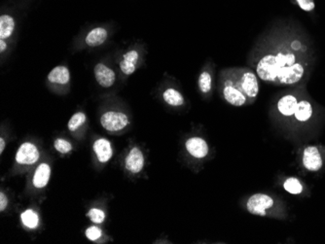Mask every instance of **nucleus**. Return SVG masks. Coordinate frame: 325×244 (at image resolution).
<instances>
[{
  "label": "nucleus",
  "instance_id": "21",
  "mask_svg": "<svg viewBox=\"0 0 325 244\" xmlns=\"http://www.w3.org/2000/svg\"><path fill=\"white\" fill-rule=\"evenodd\" d=\"M87 117L83 112H77L70 118L67 123V128L70 131H76L77 129L86 123Z\"/></svg>",
  "mask_w": 325,
  "mask_h": 244
},
{
  "label": "nucleus",
  "instance_id": "18",
  "mask_svg": "<svg viewBox=\"0 0 325 244\" xmlns=\"http://www.w3.org/2000/svg\"><path fill=\"white\" fill-rule=\"evenodd\" d=\"M21 220L24 226L28 229H36L39 224L38 214L31 209H27L21 214Z\"/></svg>",
  "mask_w": 325,
  "mask_h": 244
},
{
  "label": "nucleus",
  "instance_id": "6",
  "mask_svg": "<svg viewBox=\"0 0 325 244\" xmlns=\"http://www.w3.org/2000/svg\"><path fill=\"white\" fill-rule=\"evenodd\" d=\"M302 166L310 171L317 172L324 166V156L318 146L309 145L303 149L302 156Z\"/></svg>",
  "mask_w": 325,
  "mask_h": 244
},
{
  "label": "nucleus",
  "instance_id": "7",
  "mask_svg": "<svg viewBox=\"0 0 325 244\" xmlns=\"http://www.w3.org/2000/svg\"><path fill=\"white\" fill-rule=\"evenodd\" d=\"M101 124L104 129L110 132H116L125 129L129 124V118L123 112L108 111L101 117Z\"/></svg>",
  "mask_w": 325,
  "mask_h": 244
},
{
  "label": "nucleus",
  "instance_id": "11",
  "mask_svg": "<svg viewBox=\"0 0 325 244\" xmlns=\"http://www.w3.org/2000/svg\"><path fill=\"white\" fill-rule=\"evenodd\" d=\"M125 166L130 172L134 174L143 170L144 167V156L140 148L134 147L130 150L126 158Z\"/></svg>",
  "mask_w": 325,
  "mask_h": 244
},
{
  "label": "nucleus",
  "instance_id": "15",
  "mask_svg": "<svg viewBox=\"0 0 325 244\" xmlns=\"http://www.w3.org/2000/svg\"><path fill=\"white\" fill-rule=\"evenodd\" d=\"M108 36L107 30L104 27H96L91 29V31L86 36V44L90 47H98L103 45L106 41Z\"/></svg>",
  "mask_w": 325,
  "mask_h": 244
},
{
  "label": "nucleus",
  "instance_id": "17",
  "mask_svg": "<svg viewBox=\"0 0 325 244\" xmlns=\"http://www.w3.org/2000/svg\"><path fill=\"white\" fill-rule=\"evenodd\" d=\"M163 99L165 103H168L170 106L178 107L181 106L185 103L182 94L173 88H169L163 92Z\"/></svg>",
  "mask_w": 325,
  "mask_h": 244
},
{
  "label": "nucleus",
  "instance_id": "22",
  "mask_svg": "<svg viewBox=\"0 0 325 244\" xmlns=\"http://www.w3.org/2000/svg\"><path fill=\"white\" fill-rule=\"evenodd\" d=\"M54 146H55V149L58 152H60L61 154H68L72 150L71 143L67 140H65V139H62V138L56 139V141L54 143Z\"/></svg>",
  "mask_w": 325,
  "mask_h": 244
},
{
  "label": "nucleus",
  "instance_id": "12",
  "mask_svg": "<svg viewBox=\"0 0 325 244\" xmlns=\"http://www.w3.org/2000/svg\"><path fill=\"white\" fill-rule=\"evenodd\" d=\"M94 152L97 155V158L100 163L105 164L110 161L113 156V149L111 143L105 138H100L94 143Z\"/></svg>",
  "mask_w": 325,
  "mask_h": 244
},
{
  "label": "nucleus",
  "instance_id": "14",
  "mask_svg": "<svg viewBox=\"0 0 325 244\" xmlns=\"http://www.w3.org/2000/svg\"><path fill=\"white\" fill-rule=\"evenodd\" d=\"M48 80L53 84L66 85L70 81V72L64 65L56 66L48 74Z\"/></svg>",
  "mask_w": 325,
  "mask_h": 244
},
{
  "label": "nucleus",
  "instance_id": "5",
  "mask_svg": "<svg viewBox=\"0 0 325 244\" xmlns=\"http://www.w3.org/2000/svg\"><path fill=\"white\" fill-rule=\"evenodd\" d=\"M222 94L224 100L233 106L241 107L250 104L247 96L238 89L233 80L226 72H224V78H222Z\"/></svg>",
  "mask_w": 325,
  "mask_h": 244
},
{
  "label": "nucleus",
  "instance_id": "27",
  "mask_svg": "<svg viewBox=\"0 0 325 244\" xmlns=\"http://www.w3.org/2000/svg\"><path fill=\"white\" fill-rule=\"evenodd\" d=\"M138 59H140V55H138L137 51H135V50L128 52V53L124 54V56H123V60H125V61H127V62L131 63V64L135 65L138 62Z\"/></svg>",
  "mask_w": 325,
  "mask_h": 244
},
{
  "label": "nucleus",
  "instance_id": "29",
  "mask_svg": "<svg viewBox=\"0 0 325 244\" xmlns=\"http://www.w3.org/2000/svg\"><path fill=\"white\" fill-rule=\"evenodd\" d=\"M5 145H6V141L4 140V138H0V153L2 154L4 149H5Z\"/></svg>",
  "mask_w": 325,
  "mask_h": 244
},
{
  "label": "nucleus",
  "instance_id": "28",
  "mask_svg": "<svg viewBox=\"0 0 325 244\" xmlns=\"http://www.w3.org/2000/svg\"><path fill=\"white\" fill-rule=\"evenodd\" d=\"M8 206V199L5 196V193H0V211H4L6 209V207Z\"/></svg>",
  "mask_w": 325,
  "mask_h": 244
},
{
  "label": "nucleus",
  "instance_id": "20",
  "mask_svg": "<svg viewBox=\"0 0 325 244\" xmlns=\"http://www.w3.org/2000/svg\"><path fill=\"white\" fill-rule=\"evenodd\" d=\"M198 85H199V89L203 93H205V94L209 93L210 90H211V88H212L211 74L208 71L202 72L201 75L199 76Z\"/></svg>",
  "mask_w": 325,
  "mask_h": 244
},
{
  "label": "nucleus",
  "instance_id": "3",
  "mask_svg": "<svg viewBox=\"0 0 325 244\" xmlns=\"http://www.w3.org/2000/svg\"><path fill=\"white\" fill-rule=\"evenodd\" d=\"M247 210L252 215L256 216H273L276 212L278 203L276 200L267 193H254L247 199L246 204Z\"/></svg>",
  "mask_w": 325,
  "mask_h": 244
},
{
  "label": "nucleus",
  "instance_id": "4",
  "mask_svg": "<svg viewBox=\"0 0 325 244\" xmlns=\"http://www.w3.org/2000/svg\"><path fill=\"white\" fill-rule=\"evenodd\" d=\"M314 106L312 101L301 92L298 103L295 105L289 121L296 125H305L312 121L314 115Z\"/></svg>",
  "mask_w": 325,
  "mask_h": 244
},
{
  "label": "nucleus",
  "instance_id": "24",
  "mask_svg": "<svg viewBox=\"0 0 325 244\" xmlns=\"http://www.w3.org/2000/svg\"><path fill=\"white\" fill-rule=\"evenodd\" d=\"M85 234H86L88 239H90L91 241H96L99 238H101V236L103 235V231L99 227L92 226V227H90V228H88L86 230Z\"/></svg>",
  "mask_w": 325,
  "mask_h": 244
},
{
  "label": "nucleus",
  "instance_id": "23",
  "mask_svg": "<svg viewBox=\"0 0 325 244\" xmlns=\"http://www.w3.org/2000/svg\"><path fill=\"white\" fill-rule=\"evenodd\" d=\"M87 217L91 219V222H94L95 224H102L105 220V213L101 209L91 208L87 213Z\"/></svg>",
  "mask_w": 325,
  "mask_h": 244
},
{
  "label": "nucleus",
  "instance_id": "19",
  "mask_svg": "<svg viewBox=\"0 0 325 244\" xmlns=\"http://www.w3.org/2000/svg\"><path fill=\"white\" fill-rule=\"evenodd\" d=\"M284 189L291 194H300L304 191V186L299 179L295 177H289L284 183Z\"/></svg>",
  "mask_w": 325,
  "mask_h": 244
},
{
  "label": "nucleus",
  "instance_id": "16",
  "mask_svg": "<svg viewBox=\"0 0 325 244\" xmlns=\"http://www.w3.org/2000/svg\"><path fill=\"white\" fill-rule=\"evenodd\" d=\"M15 21L9 15H2L0 17V39L5 40L13 34Z\"/></svg>",
  "mask_w": 325,
  "mask_h": 244
},
{
  "label": "nucleus",
  "instance_id": "1",
  "mask_svg": "<svg viewBox=\"0 0 325 244\" xmlns=\"http://www.w3.org/2000/svg\"><path fill=\"white\" fill-rule=\"evenodd\" d=\"M252 65L263 82L274 86H297L312 71L313 54L308 39L285 32L264 40L253 55Z\"/></svg>",
  "mask_w": 325,
  "mask_h": 244
},
{
  "label": "nucleus",
  "instance_id": "26",
  "mask_svg": "<svg viewBox=\"0 0 325 244\" xmlns=\"http://www.w3.org/2000/svg\"><path fill=\"white\" fill-rule=\"evenodd\" d=\"M135 67H136V65L129 63L125 60H122L120 63V69L126 75H131L135 71Z\"/></svg>",
  "mask_w": 325,
  "mask_h": 244
},
{
  "label": "nucleus",
  "instance_id": "2",
  "mask_svg": "<svg viewBox=\"0 0 325 244\" xmlns=\"http://www.w3.org/2000/svg\"><path fill=\"white\" fill-rule=\"evenodd\" d=\"M225 72L233 80L235 85L247 96L250 104L254 103L259 93L258 76L249 68H232Z\"/></svg>",
  "mask_w": 325,
  "mask_h": 244
},
{
  "label": "nucleus",
  "instance_id": "25",
  "mask_svg": "<svg viewBox=\"0 0 325 244\" xmlns=\"http://www.w3.org/2000/svg\"><path fill=\"white\" fill-rule=\"evenodd\" d=\"M300 8L306 12H312L315 8L314 0H295Z\"/></svg>",
  "mask_w": 325,
  "mask_h": 244
},
{
  "label": "nucleus",
  "instance_id": "13",
  "mask_svg": "<svg viewBox=\"0 0 325 244\" xmlns=\"http://www.w3.org/2000/svg\"><path fill=\"white\" fill-rule=\"evenodd\" d=\"M51 176V167L48 164H41L39 167L36 168L34 175H33V180L32 183L35 188L37 189H42L47 186L49 183Z\"/></svg>",
  "mask_w": 325,
  "mask_h": 244
},
{
  "label": "nucleus",
  "instance_id": "9",
  "mask_svg": "<svg viewBox=\"0 0 325 244\" xmlns=\"http://www.w3.org/2000/svg\"><path fill=\"white\" fill-rule=\"evenodd\" d=\"M185 148L187 152L196 159H204L208 156L209 151L207 141L198 136L189 138L185 143Z\"/></svg>",
  "mask_w": 325,
  "mask_h": 244
},
{
  "label": "nucleus",
  "instance_id": "10",
  "mask_svg": "<svg viewBox=\"0 0 325 244\" xmlns=\"http://www.w3.org/2000/svg\"><path fill=\"white\" fill-rule=\"evenodd\" d=\"M95 77L97 82L104 88L113 86L116 80L115 72L104 64H98L95 66Z\"/></svg>",
  "mask_w": 325,
  "mask_h": 244
},
{
  "label": "nucleus",
  "instance_id": "30",
  "mask_svg": "<svg viewBox=\"0 0 325 244\" xmlns=\"http://www.w3.org/2000/svg\"><path fill=\"white\" fill-rule=\"evenodd\" d=\"M6 48H7V44H6V42H5L4 40H1V41H0V52L5 51V50H6Z\"/></svg>",
  "mask_w": 325,
  "mask_h": 244
},
{
  "label": "nucleus",
  "instance_id": "8",
  "mask_svg": "<svg viewBox=\"0 0 325 244\" xmlns=\"http://www.w3.org/2000/svg\"><path fill=\"white\" fill-rule=\"evenodd\" d=\"M38 148L30 142L23 143L16 154V162L19 165H33L39 160Z\"/></svg>",
  "mask_w": 325,
  "mask_h": 244
}]
</instances>
